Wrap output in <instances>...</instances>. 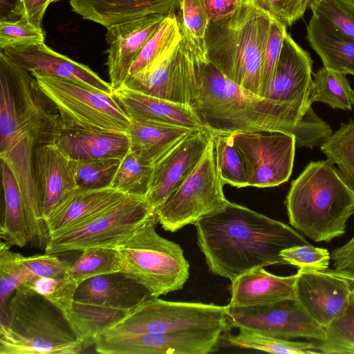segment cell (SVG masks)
Returning <instances> with one entry per match:
<instances>
[{"mask_svg":"<svg viewBox=\"0 0 354 354\" xmlns=\"http://www.w3.org/2000/svg\"><path fill=\"white\" fill-rule=\"evenodd\" d=\"M290 225L315 242L346 232L354 214V187L329 160L310 162L291 183L286 199Z\"/></svg>","mask_w":354,"mask_h":354,"instance_id":"cell-4","label":"cell"},{"mask_svg":"<svg viewBox=\"0 0 354 354\" xmlns=\"http://www.w3.org/2000/svg\"><path fill=\"white\" fill-rule=\"evenodd\" d=\"M181 32L180 40L172 44L145 68L129 75L122 86L189 105L198 82L196 56L192 43Z\"/></svg>","mask_w":354,"mask_h":354,"instance_id":"cell-12","label":"cell"},{"mask_svg":"<svg viewBox=\"0 0 354 354\" xmlns=\"http://www.w3.org/2000/svg\"><path fill=\"white\" fill-rule=\"evenodd\" d=\"M216 150L218 169L224 184L237 188L248 187L243 165L239 153L233 145L231 134H212Z\"/></svg>","mask_w":354,"mask_h":354,"instance_id":"cell-42","label":"cell"},{"mask_svg":"<svg viewBox=\"0 0 354 354\" xmlns=\"http://www.w3.org/2000/svg\"><path fill=\"white\" fill-rule=\"evenodd\" d=\"M330 259L335 270L352 276L354 279V236L346 243L333 250Z\"/></svg>","mask_w":354,"mask_h":354,"instance_id":"cell-50","label":"cell"},{"mask_svg":"<svg viewBox=\"0 0 354 354\" xmlns=\"http://www.w3.org/2000/svg\"><path fill=\"white\" fill-rule=\"evenodd\" d=\"M297 274L278 276L263 267L250 270L233 280L231 306H252L294 301Z\"/></svg>","mask_w":354,"mask_h":354,"instance_id":"cell-25","label":"cell"},{"mask_svg":"<svg viewBox=\"0 0 354 354\" xmlns=\"http://www.w3.org/2000/svg\"><path fill=\"white\" fill-rule=\"evenodd\" d=\"M21 0H0V21H15L20 19Z\"/></svg>","mask_w":354,"mask_h":354,"instance_id":"cell-53","label":"cell"},{"mask_svg":"<svg viewBox=\"0 0 354 354\" xmlns=\"http://www.w3.org/2000/svg\"><path fill=\"white\" fill-rule=\"evenodd\" d=\"M351 100L353 102V104L354 105V89H353L352 91V93H351Z\"/></svg>","mask_w":354,"mask_h":354,"instance_id":"cell-54","label":"cell"},{"mask_svg":"<svg viewBox=\"0 0 354 354\" xmlns=\"http://www.w3.org/2000/svg\"><path fill=\"white\" fill-rule=\"evenodd\" d=\"M126 195L111 187L96 189L78 188L45 220L49 238L59 231L82 222Z\"/></svg>","mask_w":354,"mask_h":354,"instance_id":"cell-27","label":"cell"},{"mask_svg":"<svg viewBox=\"0 0 354 354\" xmlns=\"http://www.w3.org/2000/svg\"><path fill=\"white\" fill-rule=\"evenodd\" d=\"M45 42V33L26 19L0 21V50L25 47Z\"/></svg>","mask_w":354,"mask_h":354,"instance_id":"cell-44","label":"cell"},{"mask_svg":"<svg viewBox=\"0 0 354 354\" xmlns=\"http://www.w3.org/2000/svg\"><path fill=\"white\" fill-rule=\"evenodd\" d=\"M36 144L33 137L24 135L0 151L1 160L11 169L17 182L24 201L30 226L31 241L45 248L49 239L43 218L33 175V153Z\"/></svg>","mask_w":354,"mask_h":354,"instance_id":"cell-21","label":"cell"},{"mask_svg":"<svg viewBox=\"0 0 354 354\" xmlns=\"http://www.w3.org/2000/svg\"><path fill=\"white\" fill-rule=\"evenodd\" d=\"M168 15L152 14L107 28L106 64L113 92L124 85L134 59Z\"/></svg>","mask_w":354,"mask_h":354,"instance_id":"cell-18","label":"cell"},{"mask_svg":"<svg viewBox=\"0 0 354 354\" xmlns=\"http://www.w3.org/2000/svg\"><path fill=\"white\" fill-rule=\"evenodd\" d=\"M180 29L193 46L205 53V35L209 24L203 0H180L176 14Z\"/></svg>","mask_w":354,"mask_h":354,"instance_id":"cell-43","label":"cell"},{"mask_svg":"<svg viewBox=\"0 0 354 354\" xmlns=\"http://www.w3.org/2000/svg\"><path fill=\"white\" fill-rule=\"evenodd\" d=\"M113 95L130 120L155 122L209 133L189 105L146 95L124 86L113 91Z\"/></svg>","mask_w":354,"mask_h":354,"instance_id":"cell-23","label":"cell"},{"mask_svg":"<svg viewBox=\"0 0 354 354\" xmlns=\"http://www.w3.org/2000/svg\"><path fill=\"white\" fill-rule=\"evenodd\" d=\"M33 175L44 221L79 188L71 160L55 142L35 147Z\"/></svg>","mask_w":354,"mask_h":354,"instance_id":"cell-19","label":"cell"},{"mask_svg":"<svg viewBox=\"0 0 354 354\" xmlns=\"http://www.w3.org/2000/svg\"><path fill=\"white\" fill-rule=\"evenodd\" d=\"M324 330V339L318 342L319 353H354V288L346 310Z\"/></svg>","mask_w":354,"mask_h":354,"instance_id":"cell-38","label":"cell"},{"mask_svg":"<svg viewBox=\"0 0 354 354\" xmlns=\"http://www.w3.org/2000/svg\"><path fill=\"white\" fill-rule=\"evenodd\" d=\"M209 21L216 22L230 18L238 9L240 0H203Z\"/></svg>","mask_w":354,"mask_h":354,"instance_id":"cell-52","label":"cell"},{"mask_svg":"<svg viewBox=\"0 0 354 354\" xmlns=\"http://www.w3.org/2000/svg\"><path fill=\"white\" fill-rule=\"evenodd\" d=\"M1 51L30 73L67 79L100 92L113 93L110 83L88 66L53 50L45 42Z\"/></svg>","mask_w":354,"mask_h":354,"instance_id":"cell-20","label":"cell"},{"mask_svg":"<svg viewBox=\"0 0 354 354\" xmlns=\"http://www.w3.org/2000/svg\"><path fill=\"white\" fill-rule=\"evenodd\" d=\"M225 340L228 346L254 349L272 353L317 354L318 342H295L275 337L260 333L239 329L236 335L227 334Z\"/></svg>","mask_w":354,"mask_h":354,"instance_id":"cell-32","label":"cell"},{"mask_svg":"<svg viewBox=\"0 0 354 354\" xmlns=\"http://www.w3.org/2000/svg\"><path fill=\"white\" fill-rule=\"evenodd\" d=\"M152 297L148 290L122 272L95 276L81 283L74 301L129 312Z\"/></svg>","mask_w":354,"mask_h":354,"instance_id":"cell-22","label":"cell"},{"mask_svg":"<svg viewBox=\"0 0 354 354\" xmlns=\"http://www.w3.org/2000/svg\"><path fill=\"white\" fill-rule=\"evenodd\" d=\"M60 0H21L19 17L38 28H41V22L48 6Z\"/></svg>","mask_w":354,"mask_h":354,"instance_id":"cell-51","label":"cell"},{"mask_svg":"<svg viewBox=\"0 0 354 354\" xmlns=\"http://www.w3.org/2000/svg\"><path fill=\"white\" fill-rule=\"evenodd\" d=\"M57 146L73 160L118 158L130 149L127 133L63 129Z\"/></svg>","mask_w":354,"mask_h":354,"instance_id":"cell-26","label":"cell"},{"mask_svg":"<svg viewBox=\"0 0 354 354\" xmlns=\"http://www.w3.org/2000/svg\"><path fill=\"white\" fill-rule=\"evenodd\" d=\"M82 252L79 258L68 268L64 276L78 285L91 277L122 270L116 248H90Z\"/></svg>","mask_w":354,"mask_h":354,"instance_id":"cell-33","label":"cell"},{"mask_svg":"<svg viewBox=\"0 0 354 354\" xmlns=\"http://www.w3.org/2000/svg\"><path fill=\"white\" fill-rule=\"evenodd\" d=\"M194 225L209 270L231 281L256 268L287 265L283 250L309 243L292 227L230 201Z\"/></svg>","mask_w":354,"mask_h":354,"instance_id":"cell-1","label":"cell"},{"mask_svg":"<svg viewBox=\"0 0 354 354\" xmlns=\"http://www.w3.org/2000/svg\"><path fill=\"white\" fill-rule=\"evenodd\" d=\"M281 256L287 265L298 269L326 270L331 260L327 249L315 247L310 243L283 250Z\"/></svg>","mask_w":354,"mask_h":354,"instance_id":"cell-46","label":"cell"},{"mask_svg":"<svg viewBox=\"0 0 354 354\" xmlns=\"http://www.w3.org/2000/svg\"><path fill=\"white\" fill-rule=\"evenodd\" d=\"M128 313L74 301L65 313L82 337L94 345L97 336L117 324Z\"/></svg>","mask_w":354,"mask_h":354,"instance_id":"cell-31","label":"cell"},{"mask_svg":"<svg viewBox=\"0 0 354 354\" xmlns=\"http://www.w3.org/2000/svg\"><path fill=\"white\" fill-rule=\"evenodd\" d=\"M320 149L328 160L337 165L340 174L354 187V120L341 123L321 144Z\"/></svg>","mask_w":354,"mask_h":354,"instance_id":"cell-36","label":"cell"},{"mask_svg":"<svg viewBox=\"0 0 354 354\" xmlns=\"http://www.w3.org/2000/svg\"><path fill=\"white\" fill-rule=\"evenodd\" d=\"M153 171L152 162L129 149L121 160L111 187L126 194L145 197Z\"/></svg>","mask_w":354,"mask_h":354,"instance_id":"cell-35","label":"cell"},{"mask_svg":"<svg viewBox=\"0 0 354 354\" xmlns=\"http://www.w3.org/2000/svg\"><path fill=\"white\" fill-rule=\"evenodd\" d=\"M24 286L49 300L66 313L73 304L75 292L79 285L64 277H36Z\"/></svg>","mask_w":354,"mask_h":354,"instance_id":"cell-45","label":"cell"},{"mask_svg":"<svg viewBox=\"0 0 354 354\" xmlns=\"http://www.w3.org/2000/svg\"><path fill=\"white\" fill-rule=\"evenodd\" d=\"M181 38L182 32L176 13H171L165 17L134 59L129 75L136 74L145 68L172 44Z\"/></svg>","mask_w":354,"mask_h":354,"instance_id":"cell-39","label":"cell"},{"mask_svg":"<svg viewBox=\"0 0 354 354\" xmlns=\"http://www.w3.org/2000/svg\"><path fill=\"white\" fill-rule=\"evenodd\" d=\"M353 281H354V279H353Z\"/></svg>","mask_w":354,"mask_h":354,"instance_id":"cell-56","label":"cell"},{"mask_svg":"<svg viewBox=\"0 0 354 354\" xmlns=\"http://www.w3.org/2000/svg\"><path fill=\"white\" fill-rule=\"evenodd\" d=\"M180 0H69L74 12L105 28L152 14L178 11Z\"/></svg>","mask_w":354,"mask_h":354,"instance_id":"cell-24","label":"cell"},{"mask_svg":"<svg viewBox=\"0 0 354 354\" xmlns=\"http://www.w3.org/2000/svg\"><path fill=\"white\" fill-rule=\"evenodd\" d=\"M152 214L116 248L121 272L145 286L152 297L183 288L189 275V264L180 245L160 236Z\"/></svg>","mask_w":354,"mask_h":354,"instance_id":"cell-6","label":"cell"},{"mask_svg":"<svg viewBox=\"0 0 354 354\" xmlns=\"http://www.w3.org/2000/svg\"><path fill=\"white\" fill-rule=\"evenodd\" d=\"M0 115L15 118L22 135H31L36 147L55 142L63 129L53 102L35 77L0 53Z\"/></svg>","mask_w":354,"mask_h":354,"instance_id":"cell-7","label":"cell"},{"mask_svg":"<svg viewBox=\"0 0 354 354\" xmlns=\"http://www.w3.org/2000/svg\"><path fill=\"white\" fill-rule=\"evenodd\" d=\"M223 185L212 135L196 168L156 209L158 223L164 230L175 232L221 209L228 203L223 194Z\"/></svg>","mask_w":354,"mask_h":354,"instance_id":"cell-11","label":"cell"},{"mask_svg":"<svg viewBox=\"0 0 354 354\" xmlns=\"http://www.w3.org/2000/svg\"><path fill=\"white\" fill-rule=\"evenodd\" d=\"M23 263L36 277L61 278L65 276L68 268L72 263L62 259L55 254L21 257Z\"/></svg>","mask_w":354,"mask_h":354,"instance_id":"cell-49","label":"cell"},{"mask_svg":"<svg viewBox=\"0 0 354 354\" xmlns=\"http://www.w3.org/2000/svg\"><path fill=\"white\" fill-rule=\"evenodd\" d=\"M272 18L250 1H241L229 19L209 21L205 55L228 80L261 96V66Z\"/></svg>","mask_w":354,"mask_h":354,"instance_id":"cell-5","label":"cell"},{"mask_svg":"<svg viewBox=\"0 0 354 354\" xmlns=\"http://www.w3.org/2000/svg\"><path fill=\"white\" fill-rule=\"evenodd\" d=\"M306 38L324 66L354 75V39L331 29L313 15L307 26Z\"/></svg>","mask_w":354,"mask_h":354,"instance_id":"cell-28","label":"cell"},{"mask_svg":"<svg viewBox=\"0 0 354 354\" xmlns=\"http://www.w3.org/2000/svg\"><path fill=\"white\" fill-rule=\"evenodd\" d=\"M229 326L226 306L169 301L150 297L103 333L209 332L223 334Z\"/></svg>","mask_w":354,"mask_h":354,"instance_id":"cell-10","label":"cell"},{"mask_svg":"<svg viewBox=\"0 0 354 354\" xmlns=\"http://www.w3.org/2000/svg\"><path fill=\"white\" fill-rule=\"evenodd\" d=\"M194 48L198 82L189 106L211 134L277 131L294 136L299 147H313L326 138L301 122L285 105L226 78L207 60L205 53Z\"/></svg>","mask_w":354,"mask_h":354,"instance_id":"cell-2","label":"cell"},{"mask_svg":"<svg viewBox=\"0 0 354 354\" xmlns=\"http://www.w3.org/2000/svg\"><path fill=\"white\" fill-rule=\"evenodd\" d=\"M287 28L272 18L261 66V96L269 86L281 50Z\"/></svg>","mask_w":354,"mask_h":354,"instance_id":"cell-48","label":"cell"},{"mask_svg":"<svg viewBox=\"0 0 354 354\" xmlns=\"http://www.w3.org/2000/svg\"><path fill=\"white\" fill-rule=\"evenodd\" d=\"M91 346L61 308L26 286L0 312V354H78Z\"/></svg>","mask_w":354,"mask_h":354,"instance_id":"cell-3","label":"cell"},{"mask_svg":"<svg viewBox=\"0 0 354 354\" xmlns=\"http://www.w3.org/2000/svg\"><path fill=\"white\" fill-rule=\"evenodd\" d=\"M230 326L275 337L322 342L325 330L294 301L252 306H226Z\"/></svg>","mask_w":354,"mask_h":354,"instance_id":"cell-15","label":"cell"},{"mask_svg":"<svg viewBox=\"0 0 354 354\" xmlns=\"http://www.w3.org/2000/svg\"><path fill=\"white\" fill-rule=\"evenodd\" d=\"M31 74L57 109L63 129L127 132L131 120L113 93L67 79Z\"/></svg>","mask_w":354,"mask_h":354,"instance_id":"cell-9","label":"cell"},{"mask_svg":"<svg viewBox=\"0 0 354 354\" xmlns=\"http://www.w3.org/2000/svg\"><path fill=\"white\" fill-rule=\"evenodd\" d=\"M250 1L271 18L290 28L304 15L313 0H240Z\"/></svg>","mask_w":354,"mask_h":354,"instance_id":"cell-47","label":"cell"},{"mask_svg":"<svg viewBox=\"0 0 354 354\" xmlns=\"http://www.w3.org/2000/svg\"><path fill=\"white\" fill-rule=\"evenodd\" d=\"M1 170L3 203L0 236L10 246L24 247L31 241L24 201L13 173L1 160Z\"/></svg>","mask_w":354,"mask_h":354,"instance_id":"cell-30","label":"cell"},{"mask_svg":"<svg viewBox=\"0 0 354 354\" xmlns=\"http://www.w3.org/2000/svg\"><path fill=\"white\" fill-rule=\"evenodd\" d=\"M354 3V0H351Z\"/></svg>","mask_w":354,"mask_h":354,"instance_id":"cell-55","label":"cell"},{"mask_svg":"<svg viewBox=\"0 0 354 354\" xmlns=\"http://www.w3.org/2000/svg\"><path fill=\"white\" fill-rule=\"evenodd\" d=\"M296 274L295 301L325 328L347 308L354 281L336 270L298 269Z\"/></svg>","mask_w":354,"mask_h":354,"instance_id":"cell-16","label":"cell"},{"mask_svg":"<svg viewBox=\"0 0 354 354\" xmlns=\"http://www.w3.org/2000/svg\"><path fill=\"white\" fill-rule=\"evenodd\" d=\"M248 186L270 187L289 179L293 167L295 138L277 131L232 133Z\"/></svg>","mask_w":354,"mask_h":354,"instance_id":"cell-14","label":"cell"},{"mask_svg":"<svg viewBox=\"0 0 354 354\" xmlns=\"http://www.w3.org/2000/svg\"><path fill=\"white\" fill-rule=\"evenodd\" d=\"M71 161L78 187L96 189L111 187L121 160L102 158Z\"/></svg>","mask_w":354,"mask_h":354,"instance_id":"cell-40","label":"cell"},{"mask_svg":"<svg viewBox=\"0 0 354 354\" xmlns=\"http://www.w3.org/2000/svg\"><path fill=\"white\" fill-rule=\"evenodd\" d=\"M310 102L325 103L333 109L351 110V88L346 75L325 66L313 74Z\"/></svg>","mask_w":354,"mask_h":354,"instance_id":"cell-34","label":"cell"},{"mask_svg":"<svg viewBox=\"0 0 354 354\" xmlns=\"http://www.w3.org/2000/svg\"><path fill=\"white\" fill-rule=\"evenodd\" d=\"M10 247L4 241L0 243V312L19 287L36 278L21 261L22 255L11 251Z\"/></svg>","mask_w":354,"mask_h":354,"instance_id":"cell-37","label":"cell"},{"mask_svg":"<svg viewBox=\"0 0 354 354\" xmlns=\"http://www.w3.org/2000/svg\"><path fill=\"white\" fill-rule=\"evenodd\" d=\"M312 75L310 54L287 32L272 80L263 97L285 105L301 122L329 136L333 133L329 124L311 108Z\"/></svg>","mask_w":354,"mask_h":354,"instance_id":"cell-13","label":"cell"},{"mask_svg":"<svg viewBox=\"0 0 354 354\" xmlns=\"http://www.w3.org/2000/svg\"><path fill=\"white\" fill-rule=\"evenodd\" d=\"M196 131L163 123L131 120L127 133L130 150L153 164L182 139Z\"/></svg>","mask_w":354,"mask_h":354,"instance_id":"cell-29","label":"cell"},{"mask_svg":"<svg viewBox=\"0 0 354 354\" xmlns=\"http://www.w3.org/2000/svg\"><path fill=\"white\" fill-rule=\"evenodd\" d=\"M211 137L212 134L206 131L191 133L153 163L151 183L145 198L155 212L194 171Z\"/></svg>","mask_w":354,"mask_h":354,"instance_id":"cell-17","label":"cell"},{"mask_svg":"<svg viewBox=\"0 0 354 354\" xmlns=\"http://www.w3.org/2000/svg\"><path fill=\"white\" fill-rule=\"evenodd\" d=\"M155 213L144 196L127 194L82 222L51 235L45 252L58 254L90 248H117Z\"/></svg>","mask_w":354,"mask_h":354,"instance_id":"cell-8","label":"cell"},{"mask_svg":"<svg viewBox=\"0 0 354 354\" xmlns=\"http://www.w3.org/2000/svg\"><path fill=\"white\" fill-rule=\"evenodd\" d=\"M309 7L322 23L354 39V3L351 0H313Z\"/></svg>","mask_w":354,"mask_h":354,"instance_id":"cell-41","label":"cell"}]
</instances>
